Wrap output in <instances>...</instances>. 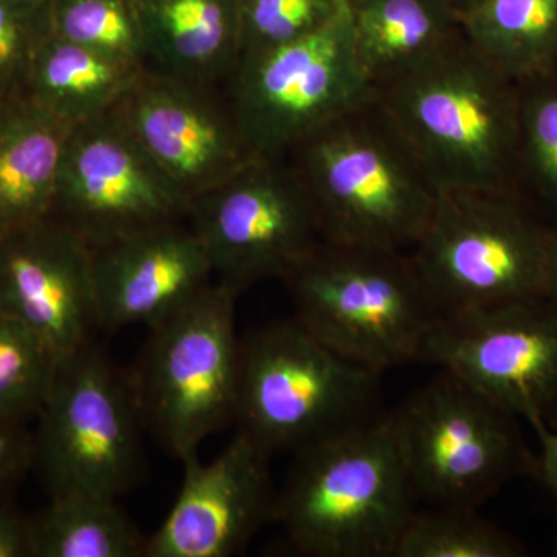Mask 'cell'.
<instances>
[{
  "label": "cell",
  "instance_id": "obj_1",
  "mask_svg": "<svg viewBox=\"0 0 557 557\" xmlns=\"http://www.w3.org/2000/svg\"><path fill=\"white\" fill-rule=\"evenodd\" d=\"M373 90L438 190L518 193L520 84L463 28Z\"/></svg>",
  "mask_w": 557,
  "mask_h": 557
},
{
  "label": "cell",
  "instance_id": "obj_2",
  "mask_svg": "<svg viewBox=\"0 0 557 557\" xmlns=\"http://www.w3.org/2000/svg\"><path fill=\"white\" fill-rule=\"evenodd\" d=\"M287 159L329 244L409 252L437 201L434 180L375 95L311 132Z\"/></svg>",
  "mask_w": 557,
  "mask_h": 557
},
{
  "label": "cell",
  "instance_id": "obj_3",
  "mask_svg": "<svg viewBox=\"0 0 557 557\" xmlns=\"http://www.w3.org/2000/svg\"><path fill=\"white\" fill-rule=\"evenodd\" d=\"M274 519L314 557H395L417 498L386 416L295 454Z\"/></svg>",
  "mask_w": 557,
  "mask_h": 557
},
{
  "label": "cell",
  "instance_id": "obj_4",
  "mask_svg": "<svg viewBox=\"0 0 557 557\" xmlns=\"http://www.w3.org/2000/svg\"><path fill=\"white\" fill-rule=\"evenodd\" d=\"M314 338L381 373L421 362L442 314L409 252L322 242L281 278Z\"/></svg>",
  "mask_w": 557,
  "mask_h": 557
},
{
  "label": "cell",
  "instance_id": "obj_5",
  "mask_svg": "<svg viewBox=\"0 0 557 557\" xmlns=\"http://www.w3.org/2000/svg\"><path fill=\"white\" fill-rule=\"evenodd\" d=\"M552 225L519 193L438 190L410 249L440 314L547 296Z\"/></svg>",
  "mask_w": 557,
  "mask_h": 557
},
{
  "label": "cell",
  "instance_id": "obj_6",
  "mask_svg": "<svg viewBox=\"0 0 557 557\" xmlns=\"http://www.w3.org/2000/svg\"><path fill=\"white\" fill-rule=\"evenodd\" d=\"M380 380L295 318L274 322L242 341L236 421L270 456L296 454L380 418Z\"/></svg>",
  "mask_w": 557,
  "mask_h": 557
},
{
  "label": "cell",
  "instance_id": "obj_7",
  "mask_svg": "<svg viewBox=\"0 0 557 557\" xmlns=\"http://www.w3.org/2000/svg\"><path fill=\"white\" fill-rule=\"evenodd\" d=\"M417 502L480 508L512 479L536 478L519 418L448 370L386 416Z\"/></svg>",
  "mask_w": 557,
  "mask_h": 557
},
{
  "label": "cell",
  "instance_id": "obj_8",
  "mask_svg": "<svg viewBox=\"0 0 557 557\" xmlns=\"http://www.w3.org/2000/svg\"><path fill=\"white\" fill-rule=\"evenodd\" d=\"M236 298L214 282L177 314L150 329L131 379L143 424L180 461L236 421L240 341Z\"/></svg>",
  "mask_w": 557,
  "mask_h": 557
},
{
  "label": "cell",
  "instance_id": "obj_9",
  "mask_svg": "<svg viewBox=\"0 0 557 557\" xmlns=\"http://www.w3.org/2000/svg\"><path fill=\"white\" fill-rule=\"evenodd\" d=\"M256 159H287L311 132L375 95L359 65L350 7L313 35L242 54L225 83Z\"/></svg>",
  "mask_w": 557,
  "mask_h": 557
},
{
  "label": "cell",
  "instance_id": "obj_10",
  "mask_svg": "<svg viewBox=\"0 0 557 557\" xmlns=\"http://www.w3.org/2000/svg\"><path fill=\"white\" fill-rule=\"evenodd\" d=\"M33 435L50 497L86 493L116 498L134 485L143 426L131 379L90 343L58 364Z\"/></svg>",
  "mask_w": 557,
  "mask_h": 557
},
{
  "label": "cell",
  "instance_id": "obj_11",
  "mask_svg": "<svg viewBox=\"0 0 557 557\" xmlns=\"http://www.w3.org/2000/svg\"><path fill=\"white\" fill-rule=\"evenodd\" d=\"M215 282L239 296L265 278H282L324 242L317 208L288 159L255 160L189 201Z\"/></svg>",
  "mask_w": 557,
  "mask_h": 557
},
{
  "label": "cell",
  "instance_id": "obj_12",
  "mask_svg": "<svg viewBox=\"0 0 557 557\" xmlns=\"http://www.w3.org/2000/svg\"><path fill=\"white\" fill-rule=\"evenodd\" d=\"M188 209L115 108L70 129L49 218L89 247L185 219Z\"/></svg>",
  "mask_w": 557,
  "mask_h": 557
},
{
  "label": "cell",
  "instance_id": "obj_13",
  "mask_svg": "<svg viewBox=\"0 0 557 557\" xmlns=\"http://www.w3.org/2000/svg\"><path fill=\"white\" fill-rule=\"evenodd\" d=\"M421 362L528 423L545 421L557 406V306L542 296L443 317Z\"/></svg>",
  "mask_w": 557,
  "mask_h": 557
},
{
  "label": "cell",
  "instance_id": "obj_14",
  "mask_svg": "<svg viewBox=\"0 0 557 557\" xmlns=\"http://www.w3.org/2000/svg\"><path fill=\"white\" fill-rule=\"evenodd\" d=\"M115 110L188 201L258 160L242 134L225 84L143 69Z\"/></svg>",
  "mask_w": 557,
  "mask_h": 557
},
{
  "label": "cell",
  "instance_id": "obj_15",
  "mask_svg": "<svg viewBox=\"0 0 557 557\" xmlns=\"http://www.w3.org/2000/svg\"><path fill=\"white\" fill-rule=\"evenodd\" d=\"M270 454L237 431L214 460L199 454L182 461L183 483L168 518L146 539L145 557L237 555L267 520L276 497Z\"/></svg>",
  "mask_w": 557,
  "mask_h": 557
},
{
  "label": "cell",
  "instance_id": "obj_16",
  "mask_svg": "<svg viewBox=\"0 0 557 557\" xmlns=\"http://www.w3.org/2000/svg\"><path fill=\"white\" fill-rule=\"evenodd\" d=\"M0 313L60 359L89 346L100 329L89 245L51 218L0 237Z\"/></svg>",
  "mask_w": 557,
  "mask_h": 557
},
{
  "label": "cell",
  "instance_id": "obj_17",
  "mask_svg": "<svg viewBox=\"0 0 557 557\" xmlns=\"http://www.w3.org/2000/svg\"><path fill=\"white\" fill-rule=\"evenodd\" d=\"M90 248L100 329L157 327L215 282L186 218Z\"/></svg>",
  "mask_w": 557,
  "mask_h": 557
},
{
  "label": "cell",
  "instance_id": "obj_18",
  "mask_svg": "<svg viewBox=\"0 0 557 557\" xmlns=\"http://www.w3.org/2000/svg\"><path fill=\"white\" fill-rule=\"evenodd\" d=\"M145 69L225 84L242 54L239 0H137Z\"/></svg>",
  "mask_w": 557,
  "mask_h": 557
},
{
  "label": "cell",
  "instance_id": "obj_19",
  "mask_svg": "<svg viewBox=\"0 0 557 557\" xmlns=\"http://www.w3.org/2000/svg\"><path fill=\"white\" fill-rule=\"evenodd\" d=\"M70 129L25 95L0 104V237L49 218Z\"/></svg>",
  "mask_w": 557,
  "mask_h": 557
},
{
  "label": "cell",
  "instance_id": "obj_20",
  "mask_svg": "<svg viewBox=\"0 0 557 557\" xmlns=\"http://www.w3.org/2000/svg\"><path fill=\"white\" fill-rule=\"evenodd\" d=\"M143 69L50 33L36 51L24 95L73 127L115 108Z\"/></svg>",
  "mask_w": 557,
  "mask_h": 557
},
{
  "label": "cell",
  "instance_id": "obj_21",
  "mask_svg": "<svg viewBox=\"0 0 557 557\" xmlns=\"http://www.w3.org/2000/svg\"><path fill=\"white\" fill-rule=\"evenodd\" d=\"M350 11L355 51L373 89L461 32L445 0H364Z\"/></svg>",
  "mask_w": 557,
  "mask_h": 557
},
{
  "label": "cell",
  "instance_id": "obj_22",
  "mask_svg": "<svg viewBox=\"0 0 557 557\" xmlns=\"http://www.w3.org/2000/svg\"><path fill=\"white\" fill-rule=\"evenodd\" d=\"M465 35L512 79L557 70V0H480L460 17Z\"/></svg>",
  "mask_w": 557,
  "mask_h": 557
},
{
  "label": "cell",
  "instance_id": "obj_23",
  "mask_svg": "<svg viewBox=\"0 0 557 557\" xmlns=\"http://www.w3.org/2000/svg\"><path fill=\"white\" fill-rule=\"evenodd\" d=\"M32 523L35 557L145 555L146 537L112 497L60 494Z\"/></svg>",
  "mask_w": 557,
  "mask_h": 557
},
{
  "label": "cell",
  "instance_id": "obj_24",
  "mask_svg": "<svg viewBox=\"0 0 557 557\" xmlns=\"http://www.w3.org/2000/svg\"><path fill=\"white\" fill-rule=\"evenodd\" d=\"M519 84L518 193L556 225L557 70Z\"/></svg>",
  "mask_w": 557,
  "mask_h": 557
},
{
  "label": "cell",
  "instance_id": "obj_25",
  "mask_svg": "<svg viewBox=\"0 0 557 557\" xmlns=\"http://www.w3.org/2000/svg\"><path fill=\"white\" fill-rule=\"evenodd\" d=\"M518 537L478 515V508L416 509L395 557H522Z\"/></svg>",
  "mask_w": 557,
  "mask_h": 557
},
{
  "label": "cell",
  "instance_id": "obj_26",
  "mask_svg": "<svg viewBox=\"0 0 557 557\" xmlns=\"http://www.w3.org/2000/svg\"><path fill=\"white\" fill-rule=\"evenodd\" d=\"M51 35L145 67L137 0H49Z\"/></svg>",
  "mask_w": 557,
  "mask_h": 557
},
{
  "label": "cell",
  "instance_id": "obj_27",
  "mask_svg": "<svg viewBox=\"0 0 557 557\" xmlns=\"http://www.w3.org/2000/svg\"><path fill=\"white\" fill-rule=\"evenodd\" d=\"M60 361L32 329L0 313V420L38 416Z\"/></svg>",
  "mask_w": 557,
  "mask_h": 557
},
{
  "label": "cell",
  "instance_id": "obj_28",
  "mask_svg": "<svg viewBox=\"0 0 557 557\" xmlns=\"http://www.w3.org/2000/svg\"><path fill=\"white\" fill-rule=\"evenodd\" d=\"M347 7L344 0H239L242 54L313 35Z\"/></svg>",
  "mask_w": 557,
  "mask_h": 557
},
{
  "label": "cell",
  "instance_id": "obj_29",
  "mask_svg": "<svg viewBox=\"0 0 557 557\" xmlns=\"http://www.w3.org/2000/svg\"><path fill=\"white\" fill-rule=\"evenodd\" d=\"M49 35L47 2L0 0V104L24 95L36 51Z\"/></svg>",
  "mask_w": 557,
  "mask_h": 557
},
{
  "label": "cell",
  "instance_id": "obj_30",
  "mask_svg": "<svg viewBox=\"0 0 557 557\" xmlns=\"http://www.w3.org/2000/svg\"><path fill=\"white\" fill-rule=\"evenodd\" d=\"M33 435L24 421L0 420V490L33 465Z\"/></svg>",
  "mask_w": 557,
  "mask_h": 557
},
{
  "label": "cell",
  "instance_id": "obj_31",
  "mask_svg": "<svg viewBox=\"0 0 557 557\" xmlns=\"http://www.w3.org/2000/svg\"><path fill=\"white\" fill-rule=\"evenodd\" d=\"M0 557H35L32 519L0 505Z\"/></svg>",
  "mask_w": 557,
  "mask_h": 557
},
{
  "label": "cell",
  "instance_id": "obj_32",
  "mask_svg": "<svg viewBox=\"0 0 557 557\" xmlns=\"http://www.w3.org/2000/svg\"><path fill=\"white\" fill-rule=\"evenodd\" d=\"M528 424L533 428L539 443L536 478L544 482L557 500V431L542 420H534Z\"/></svg>",
  "mask_w": 557,
  "mask_h": 557
},
{
  "label": "cell",
  "instance_id": "obj_33",
  "mask_svg": "<svg viewBox=\"0 0 557 557\" xmlns=\"http://www.w3.org/2000/svg\"><path fill=\"white\" fill-rule=\"evenodd\" d=\"M547 298L557 306V223L549 230L547 252Z\"/></svg>",
  "mask_w": 557,
  "mask_h": 557
},
{
  "label": "cell",
  "instance_id": "obj_34",
  "mask_svg": "<svg viewBox=\"0 0 557 557\" xmlns=\"http://www.w3.org/2000/svg\"><path fill=\"white\" fill-rule=\"evenodd\" d=\"M446 3L456 11L458 17L467 14L469 10L474 9L475 5L480 2V0H445Z\"/></svg>",
  "mask_w": 557,
  "mask_h": 557
},
{
  "label": "cell",
  "instance_id": "obj_35",
  "mask_svg": "<svg viewBox=\"0 0 557 557\" xmlns=\"http://www.w3.org/2000/svg\"><path fill=\"white\" fill-rule=\"evenodd\" d=\"M544 423L552 429H556L557 431V406L555 409H553V412L549 413L547 420H545Z\"/></svg>",
  "mask_w": 557,
  "mask_h": 557
},
{
  "label": "cell",
  "instance_id": "obj_36",
  "mask_svg": "<svg viewBox=\"0 0 557 557\" xmlns=\"http://www.w3.org/2000/svg\"><path fill=\"white\" fill-rule=\"evenodd\" d=\"M344 2H346L350 9H354V7L359 5V3L364 2V0H344Z\"/></svg>",
  "mask_w": 557,
  "mask_h": 557
},
{
  "label": "cell",
  "instance_id": "obj_37",
  "mask_svg": "<svg viewBox=\"0 0 557 557\" xmlns=\"http://www.w3.org/2000/svg\"><path fill=\"white\" fill-rule=\"evenodd\" d=\"M44 2H49V0H44Z\"/></svg>",
  "mask_w": 557,
  "mask_h": 557
}]
</instances>
